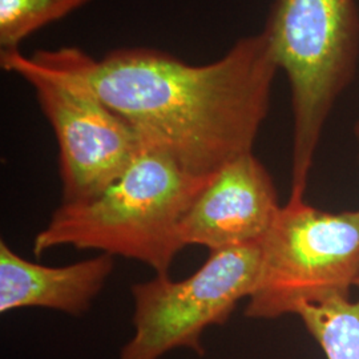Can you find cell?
<instances>
[{
  "label": "cell",
  "mask_w": 359,
  "mask_h": 359,
  "mask_svg": "<svg viewBox=\"0 0 359 359\" xmlns=\"http://www.w3.org/2000/svg\"><path fill=\"white\" fill-rule=\"evenodd\" d=\"M278 71L262 29L238 39L208 65H189L151 48L109 52L93 60L90 81L144 147L209 177L253 152Z\"/></svg>",
  "instance_id": "cell-1"
},
{
  "label": "cell",
  "mask_w": 359,
  "mask_h": 359,
  "mask_svg": "<svg viewBox=\"0 0 359 359\" xmlns=\"http://www.w3.org/2000/svg\"><path fill=\"white\" fill-rule=\"evenodd\" d=\"M212 176L189 173L167 154L142 147L128 169L92 200L62 204L34 238V255L59 246L100 250L165 276L184 249L180 225Z\"/></svg>",
  "instance_id": "cell-2"
},
{
  "label": "cell",
  "mask_w": 359,
  "mask_h": 359,
  "mask_svg": "<svg viewBox=\"0 0 359 359\" xmlns=\"http://www.w3.org/2000/svg\"><path fill=\"white\" fill-rule=\"evenodd\" d=\"M95 57L75 48L0 52L4 71L32 88L59 149L63 204L92 200L140 154L136 130L99 97L90 81Z\"/></svg>",
  "instance_id": "cell-3"
},
{
  "label": "cell",
  "mask_w": 359,
  "mask_h": 359,
  "mask_svg": "<svg viewBox=\"0 0 359 359\" xmlns=\"http://www.w3.org/2000/svg\"><path fill=\"white\" fill-rule=\"evenodd\" d=\"M264 32L289 80L293 111L292 192L305 200L309 175L334 105L359 63L357 0H276Z\"/></svg>",
  "instance_id": "cell-4"
},
{
  "label": "cell",
  "mask_w": 359,
  "mask_h": 359,
  "mask_svg": "<svg viewBox=\"0 0 359 359\" xmlns=\"http://www.w3.org/2000/svg\"><path fill=\"white\" fill-rule=\"evenodd\" d=\"M262 264L245 316L277 320L304 305L350 298L359 285V209L322 212L289 200L261 243Z\"/></svg>",
  "instance_id": "cell-5"
},
{
  "label": "cell",
  "mask_w": 359,
  "mask_h": 359,
  "mask_svg": "<svg viewBox=\"0 0 359 359\" xmlns=\"http://www.w3.org/2000/svg\"><path fill=\"white\" fill-rule=\"evenodd\" d=\"M261 264V244L244 245L210 252L204 265L184 280L156 274L133 285L135 334L118 359H160L175 348L204 355L203 334L228 321L237 304L253 294Z\"/></svg>",
  "instance_id": "cell-6"
},
{
  "label": "cell",
  "mask_w": 359,
  "mask_h": 359,
  "mask_svg": "<svg viewBox=\"0 0 359 359\" xmlns=\"http://www.w3.org/2000/svg\"><path fill=\"white\" fill-rule=\"evenodd\" d=\"M281 208L268 169L253 152L243 154L218 169L189 206L181 244L210 252L261 244Z\"/></svg>",
  "instance_id": "cell-7"
},
{
  "label": "cell",
  "mask_w": 359,
  "mask_h": 359,
  "mask_svg": "<svg viewBox=\"0 0 359 359\" xmlns=\"http://www.w3.org/2000/svg\"><path fill=\"white\" fill-rule=\"evenodd\" d=\"M115 269V257L102 253L67 266H46L0 243V313L51 309L79 317L87 313Z\"/></svg>",
  "instance_id": "cell-8"
},
{
  "label": "cell",
  "mask_w": 359,
  "mask_h": 359,
  "mask_svg": "<svg viewBox=\"0 0 359 359\" xmlns=\"http://www.w3.org/2000/svg\"><path fill=\"white\" fill-rule=\"evenodd\" d=\"M359 287V285H358ZM297 316L327 359H359V298L304 305Z\"/></svg>",
  "instance_id": "cell-9"
},
{
  "label": "cell",
  "mask_w": 359,
  "mask_h": 359,
  "mask_svg": "<svg viewBox=\"0 0 359 359\" xmlns=\"http://www.w3.org/2000/svg\"><path fill=\"white\" fill-rule=\"evenodd\" d=\"M92 0H0V52L20 50L26 39Z\"/></svg>",
  "instance_id": "cell-10"
},
{
  "label": "cell",
  "mask_w": 359,
  "mask_h": 359,
  "mask_svg": "<svg viewBox=\"0 0 359 359\" xmlns=\"http://www.w3.org/2000/svg\"><path fill=\"white\" fill-rule=\"evenodd\" d=\"M354 132H355V136H357V139H358L359 142V118L358 121H357V124H355V127H354Z\"/></svg>",
  "instance_id": "cell-11"
}]
</instances>
